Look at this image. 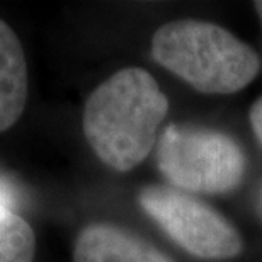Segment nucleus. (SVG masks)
I'll return each instance as SVG.
<instances>
[{
	"label": "nucleus",
	"mask_w": 262,
	"mask_h": 262,
	"mask_svg": "<svg viewBox=\"0 0 262 262\" xmlns=\"http://www.w3.org/2000/svg\"><path fill=\"white\" fill-rule=\"evenodd\" d=\"M169 101L148 72L123 68L89 96L82 116L83 135L109 169L128 172L154 148Z\"/></svg>",
	"instance_id": "nucleus-1"
},
{
	"label": "nucleus",
	"mask_w": 262,
	"mask_h": 262,
	"mask_svg": "<svg viewBox=\"0 0 262 262\" xmlns=\"http://www.w3.org/2000/svg\"><path fill=\"white\" fill-rule=\"evenodd\" d=\"M151 56L203 94L238 92L260 70L259 55L249 45L222 26L196 19L160 26L151 38Z\"/></svg>",
	"instance_id": "nucleus-2"
},
{
	"label": "nucleus",
	"mask_w": 262,
	"mask_h": 262,
	"mask_svg": "<svg viewBox=\"0 0 262 262\" xmlns=\"http://www.w3.org/2000/svg\"><path fill=\"white\" fill-rule=\"evenodd\" d=\"M157 164L174 186L204 194L233 191L247 170L244 150L227 133L177 123L160 135Z\"/></svg>",
	"instance_id": "nucleus-3"
},
{
	"label": "nucleus",
	"mask_w": 262,
	"mask_h": 262,
	"mask_svg": "<svg viewBox=\"0 0 262 262\" xmlns=\"http://www.w3.org/2000/svg\"><path fill=\"white\" fill-rule=\"evenodd\" d=\"M138 203L162 230L189 254L201 259H232L242 252L237 228L199 199L172 187H143Z\"/></svg>",
	"instance_id": "nucleus-4"
},
{
	"label": "nucleus",
	"mask_w": 262,
	"mask_h": 262,
	"mask_svg": "<svg viewBox=\"0 0 262 262\" xmlns=\"http://www.w3.org/2000/svg\"><path fill=\"white\" fill-rule=\"evenodd\" d=\"M73 262H174L145 238L107 223H92L78 233Z\"/></svg>",
	"instance_id": "nucleus-5"
},
{
	"label": "nucleus",
	"mask_w": 262,
	"mask_h": 262,
	"mask_svg": "<svg viewBox=\"0 0 262 262\" xmlns=\"http://www.w3.org/2000/svg\"><path fill=\"white\" fill-rule=\"evenodd\" d=\"M28 101V65L23 45L0 19V133L14 126Z\"/></svg>",
	"instance_id": "nucleus-6"
},
{
	"label": "nucleus",
	"mask_w": 262,
	"mask_h": 262,
	"mask_svg": "<svg viewBox=\"0 0 262 262\" xmlns=\"http://www.w3.org/2000/svg\"><path fill=\"white\" fill-rule=\"evenodd\" d=\"M34 252L31 225L12 209L0 206V262H33Z\"/></svg>",
	"instance_id": "nucleus-7"
},
{
	"label": "nucleus",
	"mask_w": 262,
	"mask_h": 262,
	"mask_svg": "<svg viewBox=\"0 0 262 262\" xmlns=\"http://www.w3.org/2000/svg\"><path fill=\"white\" fill-rule=\"evenodd\" d=\"M17 203H19L17 187H15L7 177L0 176V206L9 208L14 211V208L17 206Z\"/></svg>",
	"instance_id": "nucleus-8"
},
{
	"label": "nucleus",
	"mask_w": 262,
	"mask_h": 262,
	"mask_svg": "<svg viewBox=\"0 0 262 262\" xmlns=\"http://www.w3.org/2000/svg\"><path fill=\"white\" fill-rule=\"evenodd\" d=\"M249 119H250V124H252V129L255 136H257L259 143L262 145V97H259L257 101L254 102V106L250 107Z\"/></svg>",
	"instance_id": "nucleus-9"
},
{
	"label": "nucleus",
	"mask_w": 262,
	"mask_h": 262,
	"mask_svg": "<svg viewBox=\"0 0 262 262\" xmlns=\"http://www.w3.org/2000/svg\"><path fill=\"white\" fill-rule=\"evenodd\" d=\"M254 7H255V10H257L259 19H260V26H262V0H257V2H254Z\"/></svg>",
	"instance_id": "nucleus-10"
}]
</instances>
